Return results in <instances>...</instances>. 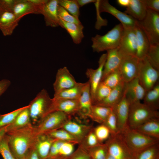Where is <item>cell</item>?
Wrapping results in <instances>:
<instances>
[{"label":"cell","instance_id":"cell-1","mask_svg":"<svg viewBox=\"0 0 159 159\" xmlns=\"http://www.w3.org/2000/svg\"><path fill=\"white\" fill-rule=\"evenodd\" d=\"M10 149L16 159H24L34 147L37 135L33 125L6 132Z\"/></svg>","mask_w":159,"mask_h":159},{"label":"cell","instance_id":"cell-2","mask_svg":"<svg viewBox=\"0 0 159 159\" xmlns=\"http://www.w3.org/2000/svg\"><path fill=\"white\" fill-rule=\"evenodd\" d=\"M124 32L121 24L116 25L103 35L97 34L92 37V48L94 52H99L117 48Z\"/></svg>","mask_w":159,"mask_h":159},{"label":"cell","instance_id":"cell-3","mask_svg":"<svg viewBox=\"0 0 159 159\" xmlns=\"http://www.w3.org/2000/svg\"><path fill=\"white\" fill-rule=\"evenodd\" d=\"M125 145L134 155L159 143V140L144 134L128 127L119 132Z\"/></svg>","mask_w":159,"mask_h":159},{"label":"cell","instance_id":"cell-4","mask_svg":"<svg viewBox=\"0 0 159 159\" xmlns=\"http://www.w3.org/2000/svg\"><path fill=\"white\" fill-rule=\"evenodd\" d=\"M47 90L43 89L29 103V109L32 123L37 124L42 119L51 112L52 102Z\"/></svg>","mask_w":159,"mask_h":159},{"label":"cell","instance_id":"cell-5","mask_svg":"<svg viewBox=\"0 0 159 159\" xmlns=\"http://www.w3.org/2000/svg\"><path fill=\"white\" fill-rule=\"evenodd\" d=\"M159 118L158 111L153 110L140 102L130 104L128 126L131 129L153 118Z\"/></svg>","mask_w":159,"mask_h":159},{"label":"cell","instance_id":"cell-6","mask_svg":"<svg viewBox=\"0 0 159 159\" xmlns=\"http://www.w3.org/2000/svg\"><path fill=\"white\" fill-rule=\"evenodd\" d=\"M71 118L67 114L55 111L48 114L37 124L34 125L37 134L45 133L59 129L67 120Z\"/></svg>","mask_w":159,"mask_h":159},{"label":"cell","instance_id":"cell-7","mask_svg":"<svg viewBox=\"0 0 159 159\" xmlns=\"http://www.w3.org/2000/svg\"><path fill=\"white\" fill-rule=\"evenodd\" d=\"M139 21L150 45H159V13L147 9L144 18Z\"/></svg>","mask_w":159,"mask_h":159},{"label":"cell","instance_id":"cell-8","mask_svg":"<svg viewBox=\"0 0 159 159\" xmlns=\"http://www.w3.org/2000/svg\"><path fill=\"white\" fill-rule=\"evenodd\" d=\"M159 77V71L151 65L146 57L139 60L138 78L146 92L156 85Z\"/></svg>","mask_w":159,"mask_h":159},{"label":"cell","instance_id":"cell-9","mask_svg":"<svg viewBox=\"0 0 159 159\" xmlns=\"http://www.w3.org/2000/svg\"><path fill=\"white\" fill-rule=\"evenodd\" d=\"M105 143L108 154L115 159H135V156L127 147L120 133L110 135Z\"/></svg>","mask_w":159,"mask_h":159},{"label":"cell","instance_id":"cell-10","mask_svg":"<svg viewBox=\"0 0 159 159\" xmlns=\"http://www.w3.org/2000/svg\"><path fill=\"white\" fill-rule=\"evenodd\" d=\"M95 3L98 6L99 13L106 12L112 15L120 22L124 29L134 28L137 20L125 12L117 9L110 4L108 0H97Z\"/></svg>","mask_w":159,"mask_h":159},{"label":"cell","instance_id":"cell-11","mask_svg":"<svg viewBox=\"0 0 159 159\" xmlns=\"http://www.w3.org/2000/svg\"><path fill=\"white\" fill-rule=\"evenodd\" d=\"M139 61L135 56L123 57L119 69L125 83L138 77Z\"/></svg>","mask_w":159,"mask_h":159},{"label":"cell","instance_id":"cell-12","mask_svg":"<svg viewBox=\"0 0 159 159\" xmlns=\"http://www.w3.org/2000/svg\"><path fill=\"white\" fill-rule=\"evenodd\" d=\"M118 47L123 57L135 56L137 44L134 28L124 29V33Z\"/></svg>","mask_w":159,"mask_h":159},{"label":"cell","instance_id":"cell-13","mask_svg":"<svg viewBox=\"0 0 159 159\" xmlns=\"http://www.w3.org/2000/svg\"><path fill=\"white\" fill-rule=\"evenodd\" d=\"M77 82L66 67L59 69L53 84L54 95L75 85Z\"/></svg>","mask_w":159,"mask_h":159},{"label":"cell","instance_id":"cell-14","mask_svg":"<svg viewBox=\"0 0 159 159\" xmlns=\"http://www.w3.org/2000/svg\"><path fill=\"white\" fill-rule=\"evenodd\" d=\"M130 104L124 95L120 101L113 110L115 115L118 133L124 131L128 127V122Z\"/></svg>","mask_w":159,"mask_h":159},{"label":"cell","instance_id":"cell-15","mask_svg":"<svg viewBox=\"0 0 159 159\" xmlns=\"http://www.w3.org/2000/svg\"><path fill=\"white\" fill-rule=\"evenodd\" d=\"M107 57V53L103 54L101 55L98 61V67L96 69L88 68L86 70V74L89 79L88 82L90 86L92 102L96 89L101 82Z\"/></svg>","mask_w":159,"mask_h":159},{"label":"cell","instance_id":"cell-16","mask_svg":"<svg viewBox=\"0 0 159 159\" xmlns=\"http://www.w3.org/2000/svg\"><path fill=\"white\" fill-rule=\"evenodd\" d=\"M146 93L138 77L127 83H125L124 95L130 104L140 102Z\"/></svg>","mask_w":159,"mask_h":159},{"label":"cell","instance_id":"cell-17","mask_svg":"<svg viewBox=\"0 0 159 159\" xmlns=\"http://www.w3.org/2000/svg\"><path fill=\"white\" fill-rule=\"evenodd\" d=\"M93 127L92 125L80 123L72 120L71 118L66 121L60 128L66 130L73 135L79 144Z\"/></svg>","mask_w":159,"mask_h":159},{"label":"cell","instance_id":"cell-18","mask_svg":"<svg viewBox=\"0 0 159 159\" xmlns=\"http://www.w3.org/2000/svg\"><path fill=\"white\" fill-rule=\"evenodd\" d=\"M105 64L101 82L109 74L119 68L123 57L118 47L108 50Z\"/></svg>","mask_w":159,"mask_h":159},{"label":"cell","instance_id":"cell-19","mask_svg":"<svg viewBox=\"0 0 159 159\" xmlns=\"http://www.w3.org/2000/svg\"><path fill=\"white\" fill-rule=\"evenodd\" d=\"M42 11L29 0H16L12 12L19 22L24 16L32 14H41Z\"/></svg>","mask_w":159,"mask_h":159},{"label":"cell","instance_id":"cell-20","mask_svg":"<svg viewBox=\"0 0 159 159\" xmlns=\"http://www.w3.org/2000/svg\"><path fill=\"white\" fill-rule=\"evenodd\" d=\"M52 100L51 112L61 111L70 116L78 113L79 108L78 99H56L52 98Z\"/></svg>","mask_w":159,"mask_h":159},{"label":"cell","instance_id":"cell-21","mask_svg":"<svg viewBox=\"0 0 159 159\" xmlns=\"http://www.w3.org/2000/svg\"><path fill=\"white\" fill-rule=\"evenodd\" d=\"M58 0H49L43 7L41 14L43 15L47 26L56 27L59 26L57 13Z\"/></svg>","mask_w":159,"mask_h":159},{"label":"cell","instance_id":"cell-22","mask_svg":"<svg viewBox=\"0 0 159 159\" xmlns=\"http://www.w3.org/2000/svg\"><path fill=\"white\" fill-rule=\"evenodd\" d=\"M134 29L136 36L137 44L135 56L140 60L146 57L150 44L138 21H137Z\"/></svg>","mask_w":159,"mask_h":159},{"label":"cell","instance_id":"cell-23","mask_svg":"<svg viewBox=\"0 0 159 159\" xmlns=\"http://www.w3.org/2000/svg\"><path fill=\"white\" fill-rule=\"evenodd\" d=\"M55 140L46 133L37 135L34 148L40 159H45L48 156L51 146Z\"/></svg>","mask_w":159,"mask_h":159},{"label":"cell","instance_id":"cell-24","mask_svg":"<svg viewBox=\"0 0 159 159\" xmlns=\"http://www.w3.org/2000/svg\"><path fill=\"white\" fill-rule=\"evenodd\" d=\"M125 82H123L115 87L111 89L108 95L103 100L95 105L112 108L122 98Z\"/></svg>","mask_w":159,"mask_h":159},{"label":"cell","instance_id":"cell-25","mask_svg":"<svg viewBox=\"0 0 159 159\" xmlns=\"http://www.w3.org/2000/svg\"><path fill=\"white\" fill-rule=\"evenodd\" d=\"M78 100L79 108L77 114L83 117H88L92 105L90 86L88 81L85 82L82 93Z\"/></svg>","mask_w":159,"mask_h":159},{"label":"cell","instance_id":"cell-26","mask_svg":"<svg viewBox=\"0 0 159 159\" xmlns=\"http://www.w3.org/2000/svg\"><path fill=\"white\" fill-rule=\"evenodd\" d=\"M19 22L12 12L5 11L0 16V30L4 36L11 35Z\"/></svg>","mask_w":159,"mask_h":159},{"label":"cell","instance_id":"cell-27","mask_svg":"<svg viewBox=\"0 0 159 159\" xmlns=\"http://www.w3.org/2000/svg\"><path fill=\"white\" fill-rule=\"evenodd\" d=\"M146 8L142 0H130L125 13L138 21H141L147 12Z\"/></svg>","mask_w":159,"mask_h":159},{"label":"cell","instance_id":"cell-28","mask_svg":"<svg viewBox=\"0 0 159 159\" xmlns=\"http://www.w3.org/2000/svg\"><path fill=\"white\" fill-rule=\"evenodd\" d=\"M59 26L65 29L71 37L73 42L76 44H80L84 37V26L82 24H77L66 22L59 19Z\"/></svg>","mask_w":159,"mask_h":159},{"label":"cell","instance_id":"cell-29","mask_svg":"<svg viewBox=\"0 0 159 159\" xmlns=\"http://www.w3.org/2000/svg\"><path fill=\"white\" fill-rule=\"evenodd\" d=\"M32 125V124L28 105L18 114L14 121L5 128L7 132L19 129Z\"/></svg>","mask_w":159,"mask_h":159},{"label":"cell","instance_id":"cell-30","mask_svg":"<svg viewBox=\"0 0 159 159\" xmlns=\"http://www.w3.org/2000/svg\"><path fill=\"white\" fill-rule=\"evenodd\" d=\"M134 130L146 135L159 140V118L150 119Z\"/></svg>","mask_w":159,"mask_h":159},{"label":"cell","instance_id":"cell-31","mask_svg":"<svg viewBox=\"0 0 159 159\" xmlns=\"http://www.w3.org/2000/svg\"><path fill=\"white\" fill-rule=\"evenodd\" d=\"M85 83L77 82L73 87L54 95L53 98L56 99H79L83 91Z\"/></svg>","mask_w":159,"mask_h":159},{"label":"cell","instance_id":"cell-32","mask_svg":"<svg viewBox=\"0 0 159 159\" xmlns=\"http://www.w3.org/2000/svg\"><path fill=\"white\" fill-rule=\"evenodd\" d=\"M112 108L97 105H92L88 117L99 124H103Z\"/></svg>","mask_w":159,"mask_h":159},{"label":"cell","instance_id":"cell-33","mask_svg":"<svg viewBox=\"0 0 159 159\" xmlns=\"http://www.w3.org/2000/svg\"><path fill=\"white\" fill-rule=\"evenodd\" d=\"M143 103L151 109H159V84L157 83L151 89L146 92L143 99Z\"/></svg>","mask_w":159,"mask_h":159},{"label":"cell","instance_id":"cell-34","mask_svg":"<svg viewBox=\"0 0 159 159\" xmlns=\"http://www.w3.org/2000/svg\"><path fill=\"white\" fill-rule=\"evenodd\" d=\"M50 137L56 140L79 144L77 139L66 130L60 128L47 133Z\"/></svg>","mask_w":159,"mask_h":159},{"label":"cell","instance_id":"cell-35","mask_svg":"<svg viewBox=\"0 0 159 159\" xmlns=\"http://www.w3.org/2000/svg\"><path fill=\"white\" fill-rule=\"evenodd\" d=\"M85 149L91 159H106L108 154L107 146L105 143H103Z\"/></svg>","mask_w":159,"mask_h":159},{"label":"cell","instance_id":"cell-36","mask_svg":"<svg viewBox=\"0 0 159 159\" xmlns=\"http://www.w3.org/2000/svg\"><path fill=\"white\" fill-rule=\"evenodd\" d=\"M135 159H159V143L138 153Z\"/></svg>","mask_w":159,"mask_h":159},{"label":"cell","instance_id":"cell-37","mask_svg":"<svg viewBox=\"0 0 159 159\" xmlns=\"http://www.w3.org/2000/svg\"><path fill=\"white\" fill-rule=\"evenodd\" d=\"M58 4L77 20H80V6L77 0H58Z\"/></svg>","mask_w":159,"mask_h":159},{"label":"cell","instance_id":"cell-38","mask_svg":"<svg viewBox=\"0 0 159 159\" xmlns=\"http://www.w3.org/2000/svg\"><path fill=\"white\" fill-rule=\"evenodd\" d=\"M146 57L151 65L159 71V45H150Z\"/></svg>","mask_w":159,"mask_h":159},{"label":"cell","instance_id":"cell-39","mask_svg":"<svg viewBox=\"0 0 159 159\" xmlns=\"http://www.w3.org/2000/svg\"><path fill=\"white\" fill-rule=\"evenodd\" d=\"M123 82L124 81L119 68L109 74L102 81L111 89Z\"/></svg>","mask_w":159,"mask_h":159},{"label":"cell","instance_id":"cell-40","mask_svg":"<svg viewBox=\"0 0 159 159\" xmlns=\"http://www.w3.org/2000/svg\"><path fill=\"white\" fill-rule=\"evenodd\" d=\"M54 143L57 147L59 155L68 156L74 151L75 144L68 142L56 140Z\"/></svg>","mask_w":159,"mask_h":159},{"label":"cell","instance_id":"cell-41","mask_svg":"<svg viewBox=\"0 0 159 159\" xmlns=\"http://www.w3.org/2000/svg\"><path fill=\"white\" fill-rule=\"evenodd\" d=\"M111 89L101 82L96 89L94 98L92 101V105H95L105 99L109 94Z\"/></svg>","mask_w":159,"mask_h":159},{"label":"cell","instance_id":"cell-42","mask_svg":"<svg viewBox=\"0 0 159 159\" xmlns=\"http://www.w3.org/2000/svg\"><path fill=\"white\" fill-rule=\"evenodd\" d=\"M19 108L8 113L0 115V129L4 127L11 124L18 114L26 107Z\"/></svg>","mask_w":159,"mask_h":159},{"label":"cell","instance_id":"cell-43","mask_svg":"<svg viewBox=\"0 0 159 159\" xmlns=\"http://www.w3.org/2000/svg\"><path fill=\"white\" fill-rule=\"evenodd\" d=\"M0 153L4 159H16L9 147L8 137L6 134L0 140Z\"/></svg>","mask_w":159,"mask_h":159},{"label":"cell","instance_id":"cell-44","mask_svg":"<svg viewBox=\"0 0 159 159\" xmlns=\"http://www.w3.org/2000/svg\"><path fill=\"white\" fill-rule=\"evenodd\" d=\"M94 131L98 141L101 143L107 140L110 135V130L103 124L94 127Z\"/></svg>","mask_w":159,"mask_h":159},{"label":"cell","instance_id":"cell-45","mask_svg":"<svg viewBox=\"0 0 159 159\" xmlns=\"http://www.w3.org/2000/svg\"><path fill=\"white\" fill-rule=\"evenodd\" d=\"M103 124L108 128L111 135H115L118 133L116 117L113 109Z\"/></svg>","mask_w":159,"mask_h":159},{"label":"cell","instance_id":"cell-46","mask_svg":"<svg viewBox=\"0 0 159 159\" xmlns=\"http://www.w3.org/2000/svg\"><path fill=\"white\" fill-rule=\"evenodd\" d=\"M57 13L58 19L67 22L81 24L80 20H77L61 6L58 5Z\"/></svg>","mask_w":159,"mask_h":159},{"label":"cell","instance_id":"cell-47","mask_svg":"<svg viewBox=\"0 0 159 159\" xmlns=\"http://www.w3.org/2000/svg\"><path fill=\"white\" fill-rule=\"evenodd\" d=\"M101 143L98 141L94 131L93 127L80 144L84 148H87L95 146Z\"/></svg>","mask_w":159,"mask_h":159},{"label":"cell","instance_id":"cell-48","mask_svg":"<svg viewBox=\"0 0 159 159\" xmlns=\"http://www.w3.org/2000/svg\"><path fill=\"white\" fill-rule=\"evenodd\" d=\"M67 159H91L86 150L81 144Z\"/></svg>","mask_w":159,"mask_h":159},{"label":"cell","instance_id":"cell-49","mask_svg":"<svg viewBox=\"0 0 159 159\" xmlns=\"http://www.w3.org/2000/svg\"><path fill=\"white\" fill-rule=\"evenodd\" d=\"M147 9L159 12V0H142Z\"/></svg>","mask_w":159,"mask_h":159},{"label":"cell","instance_id":"cell-50","mask_svg":"<svg viewBox=\"0 0 159 159\" xmlns=\"http://www.w3.org/2000/svg\"><path fill=\"white\" fill-rule=\"evenodd\" d=\"M16 0H0V5L4 11L12 12Z\"/></svg>","mask_w":159,"mask_h":159},{"label":"cell","instance_id":"cell-51","mask_svg":"<svg viewBox=\"0 0 159 159\" xmlns=\"http://www.w3.org/2000/svg\"><path fill=\"white\" fill-rule=\"evenodd\" d=\"M11 84V81L8 79H3L0 81V96L6 91Z\"/></svg>","mask_w":159,"mask_h":159},{"label":"cell","instance_id":"cell-52","mask_svg":"<svg viewBox=\"0 0 159 159\" xmlns=\"http://www.w3.org/2000/svg\"><path fill=\"white\" fill-rule=\"evenodd\" d=\"M24 159H40L38 154L34 147L28 153Z\"/></svg>","mask_w":159,"mask_h":159},{"label":"cell","instance_id":"cell-53","mask_svg":"<svg viewBox=\"0 0 159 159\" xmlns=\"http://www.w3.org/2000/svg\"><path fill=\"white\" fill-rule=\"evenodd\" d=\"M77 2L80 6H83L91 3H95L97 0H77Z\"/></svg>","mask_w":159,"mask_h":159},{"label":"cell","instance_id":"cell-54","mask_svg":"<svg viewBox=\"0 0 159 159\" xmlns=\"http://www.w3.org/2000/svg\"><path fill=\"white\" fill-rule=\"evenodd\" d=\"M130 0H117V3L122 6L127 7L130 3Z\"/></svg>","mask_w":159,"mask_h":159},{"label":"cell","instance_id":"cell-55","mask_svg":"<svg viewBox=\"0 0 159 159\" xmlns=\"http://www.w3.org/2000/svg\"><path fill=\"white\" fill-rule=\"evenodd\" d=\"M68 156H63L61 155H58L54 157H47L45 159H67Z\"/></svg>","mask_w":159,"mask_h":159},{"label":"cell","instance_id":"cell-56","mask_svg":"<svg viewBox=\"0 0 159 159\" xmlns=\"http://www.w3.org/2000/svg\"><path fill=\"white\" fill-rule=\"evenodd\" d=\"M6 133L5 127L0 129V140L4 137Z\"/></svg>","mask_w":159,"mask_h":159},{"label":"cell","instance_id":"cell-57","mask_svg":"<svg viewBox=\"0 0 159 159\" xmlns=\"http://www.w3.org/2000/svg\"><path fill=\"white\" fill-rule=\"evenodd\" d=\"M106 159H115V158L113 157L111 155H110L109 154H107Z\"/></svg>","mask_w":159,"mask_h":159},{"label":"cell","instance_id":"cell-58","mask_svg":"<svg viewBox=\"0 0 159 159\" xmlns=\"http://www.w3.org/2000/svg\"><path fill=\"white\" fill-rule=\"evenodd\" d=\"M4 11H5L2 9V8L0 5V16Z\"/></svg>","mask_w":159,"mask_h":159},{"label":"cell","instance_id":"cell-59","mask_svg":"<svg viewBox=\"0 0 159 159\" xmlns=\"http://www.w3.org/2000/svg\"></svg>","mask_w":159,"mask_h":159}]
</instances>
